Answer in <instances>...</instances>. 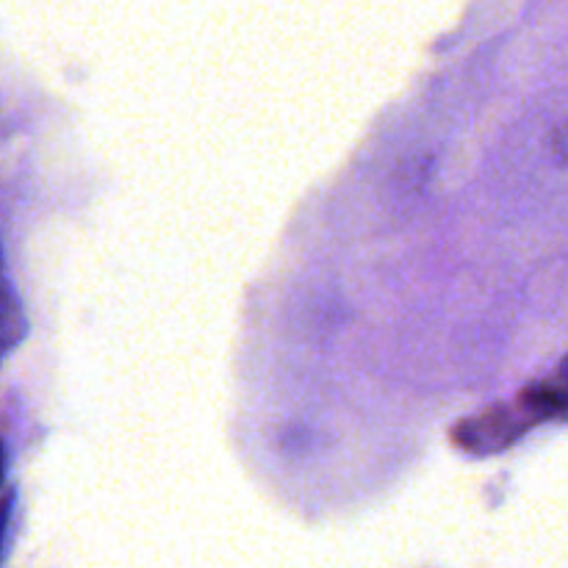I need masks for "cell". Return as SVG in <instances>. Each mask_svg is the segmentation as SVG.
<instances>
[{"instance_id":"cell-1","label":"cell","mask_w":568,"mask_h":568,"mask_svg":"<svg viewBox=\"0 0 568 568\" xmlns=\"http://www.w3.org/2000/svg\"><path fill=\"white\" fill-rule=\"evenodd\" d=\"M527 430V422H521V416L510 408H491L477 414L475 419L464 422V425L455 427V444L475 455H488L499 453L508 444H514L521 433Z\"/></svg>"},{"instance_id":"cell-2","label":"cell","mask_w":568,"mask_h":568,"mask_svg":"<svg viewBox=\"0 0 568 568\" xmlns=\"http://www.w3.org/2000/svg\"><path fill=\"white\" fill-rule=\"evenodd\" d=\"M521 405L530 416H564L568 414V388L541 383L521 394Z\"/></svg>"},{"instance_id":"cell-3","label":"cell","mask_w":568,"mask_h":568,"mask_svg":"<svg viewBox=\"0 0 568 568\" xmlns=\"http://www.w3.org/2000/svg\"><path fill=\"white\" fill-rule=\"evenodd\" d=\"M26 336V316H22V305L17 303L14 294H6V305H3V342L6 349L14 347L20 338Z\"/></svg>"},{"instance_id":"cell-4","label":"cell","mask_w":568,"mask_h":568,"mask_svg":"<svg viewBox=\"0 0 568 568\" xmlns=\"http://www.w3.org/2000/svg\"><path fill=\"white\" fill-rule=\"evenodd\" d=\"M552 155L558 164L568 166V120L564 122V125L555 128L552 133Z\"/></svg>"},{"instance_id":"cell-5","label":"cell","mask_w":568,"mask_h":568,"mask_svg":"<svg viewBox=\"0 0 568 568\" xmlns=\"http://www.w3.org/2000/svg\"><path fill=\"white\" fill-rule=\"evenodd\" d=\"M564 377H566V381H568V358L564 361Z\"/></svg>"}]
</instances>
